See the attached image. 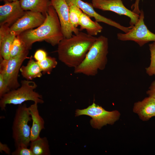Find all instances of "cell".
Wrapping results in <instances>:
<instances>
[{
  "mask_svg": "<svg viewBox=\"0 0 155 155\" xmlns=\"http://www.w3.org/2000/svg\"><path fill=\"white\" fill-rule=\"evenodd\" d=\"M150 53L149 66L145 68L146 73L150 76H155V41L149 45Z\"/></svg>",
  "mask_w": 155,
  "mask_h": 155,
  "instance_id": "obj_24",
  "label": "cell"
},
{
  "mask_svg": "<svg viewBox=\"0 0 155 155\" xmlns=\"http://www.w3.org/2000/svg\"><path fill=\"white\" fill-rule=\"evenodd\" d=\"M87 115L92 118L90 123L94 128L99 129L107 124H113L119 118L120 114L117 110L112 111H106L101 106L94 102L86 108L77 109L76 116Z\"/></svg>",
  "mask_w": 155,
  "mask_h": 155,
  "instance_id": "obj_7",
  "label": "cell"
},
{
  "mask_svg": "<svg viewBox=\"0 0 155 155\" xmlns=\"http://www.w3.org/2000/svg\"><path fill=\"white\" fill-rule=\"evenodd\" d=\"M46 15L42 13L26 11L23 16L10 27L11 33L16 36L28 30L38 27L44 22Z\"/></svg>",
  "mask_w": 155,
  "mask_h": 155,
  "instance_id": "obj_10",
  "label": "cell"
},
{
  "mask_svg": "<svg viewBox=\"0 0 155 155\" xmlns=\"http://www.w3.org/2000/svg\"><path fill=\"white\" fill-rule=\"evenodd\" d=\"M37 86L34 82L22 80L20 87L10 91L0 98L1 110H5L7 104L19 105L28 101H32L38 104L43 103L42 95L34 91Z\"/></svg>",
  "mask_w": 155,
  "mask_h": 155,
  "instance_id": "obj_4",
  "label": "cell"
},
{
  "mask_svg": "<svg viewBox=\"0 0 155 155\" xmlns=\"http://www.w3.org/2000/svg\"><path fill=\"white\" fill-rule=\"evenodd\" d=\"M29 50L26 49L18 55L8 60L0 59V73L10 90L17 89L20 86L18 81V73L23 62L28 58Z\"/></svg>",
  "mask_w": 155,
  "mask_h": 155,
  "instance_id": "obj_6",
  "label": "cell"
},
{
  "mask_svg": "<svg viewBox=\"0 0 155 155\" xmlns=\"http://www.w3.org/2000/svg\"><path fill=\"white\" fill-rule=\"evenodd\" d=\"M79 25L80 26V30H86L87 34L93 36L101 32L103 29L98 22L92 20L89 16L83 12L80 17Z\"/></svg>",
  "mask_w": 155,
  "mask_h": 155,
  "instance_id": "obj_17",
  "label": "cell"
},
{
  "mask_svg": "<svg viewBox=\"0 0 155 155\" xmlns=\"http://www.w3.org/2000/svg\"><path fill=\"white\" fill-rule=\"evenodd\" d=\"M4 152L6 154L10 155L11 154V150L7 145L0 142V152L2 153Z\"/></svg>",
  "mask_w": 155,
  "mask_h": 155,
  "instance_id": "obj_31",
  "label": "cell"
},
{
  "mask_svg": "<svg viewBox=\"0 0 155 155\" xmlns=\"http://www.w3.org/2000/svg\"><path fill=\"white\" fill-rule=\"evenodd\" d=\"M94 8L102 11H111L120 15H124L130 19V26L133 27L137 22L140 14L128 9L123 4L122 0H92Z\"/></svg>",
  "mask_w": 155,
  "mask_h": 155,
  "instance_id": "obj_9",
  "label": "cell"
},
{
  "mask_svg": "<svg viewBox=\"0 0 155 155\" xmlns=\"http://www.w3.org/2000/svg\"><path fill=\"white\" fill-rule=\"evenodd\" d=\"M30 148L34 155L50 154L49 146L47 138L40 137L31 141Z\"/></svg>",
  "mask_w": 155,
  "mask_h": 155,
  "instance_id": "obj_19",
  "label": "cell"
},
{
  "mask_svg": "<svg viewBox=\"0 0 155 155\" xmlns=\"http://www.w3.org/2000/svg\"><path fill=\"white\" fill-rule=\"evenodd\" d=\"M47 56V53L45 51L40 49L36 51L34 57L36 61L39 62L45 59Z\"/></svg>",
  "mask_w": 155,
  "mask_h": 155,
  "instance_id": "obj_27",
  "label": "cell"
},
{
  "mask_svg": "<svg viewBox=\"0 0 155 155\" xmlns=\"http://www.w3.org/2000/svg\"><path fill=\"white\" fill-rule=\"evenodd\" d=\"M68 6L73 4L76 5L83 12L90 17L94 18L97 22H102L109 25L114 27L123 32L125 33L128 32L132 27H126L122 26L119 23L111 19L105 17L96 12L92 4L85 2L82 0H65Z\"/></svg>",
  "mask_w": 155,
  "mask_h": 155,
  "instance_id": "obj_12",
  "label": "cell"
},
{
  "mask_svg": "<svg viewBox=\"0 0 155 155\" xmlns=\"http://www.w3.org/2000/svg\"><path fill=\"white\" fill-rule=\"evenodd\" d=\"M38 62L44 74H50L57 64L56 59L50 56H47L44 60Z\"/></svg>",
  "mask_w": 155,
  "mask_h": 155,
  "instance_id": "obj_21",
  "label": "cell"
},
{
  "mask_svg": "<svg viewBox=\"0 0 155 155\" xmlns=\"http://www.w3.org/2000/svg\"><path fill=\"white\" fill-rule=\"evenodd\" d=\"M69 16L71 22L75 28L79 26L80 17L83 12L82 10L76 5L71 4L69 5Z\"/></svg>",
  "mask_w": 155,
  "mask_h": 155,
  "instance_id": "obj_22",
  "label": "cell"
},
{
  "mask_svg": "<svg viewBox=\"0 0 155 155\" xmlns=\"http://www.w3.org/2000/svg\"><path fill=\"white\" fill-rule=\"evenodd\" d=\"M97 37L79 32L70 38H64L58 44L59 60L74 68L83 61Z\"/></svg>",
  "mask_w": 155,
  "mask_h": 155,
  "instance_id": "obj_2",
  "label": "cell"
},
{
  "mask_svg": "<svg viewBox=\"0 0 155 155\" xmlns=\"http://www.w3.org/2000/svg\"><path fill=\"white\" fill-rule=\"evenodd\" d=\"M144 13L141 10L139 20L137 23L127 33H118L117 39L121 41H134L142 46L150 41H155V34L148 28L145 24Z\"/></svg>",
  "mask_w": 155,
  "mask_h": 155,
  "instance_id": "obj_8",
  "label": "cell"
},
{
  "mask_svg": "<svg viewBox=\"0 0 155 155\" xmlns=\"http://www.w3.org/2000/svg\"><path fill=\"white\" fill-rule=\"evenodd\" d=\"M31 120L26 105H19L16 110L12 127V138L16 148L30 146L31 127L29 123Z\"/></svg>",
  "mask_w": 155,
  "mask_h": 155,
  "instance_id": "obj_5",
  "label": "cell"
},
{
  "mask_svg": "<svg viewBox=\"0 0 155 155\" xmlns=\"http://www.w3.org/2000/svg\"><path fill=\"white\" fill-rule=\"evenodd\" d=\"M45 15V20L40 26L17 35L29 50L36 42L45 41L55 46L64 38L57 14L51 5Z\"/></svg>",
  "mask_w": 155,
  "mask_h": 155,
  "instance_id": "obj_1",
  "label": "cell"
},
{
  "mask_svg": "<svg viewBox=\"0 0 155 155\" xmlns=\"http://www.w3.org/2000/svg\"><path fill=\"white\" fill-rule=\"evenodd\" d=\"M20 71L22 76L28 80L37 78H40L42 73L38 62L30 57L27 65L21 66Z\"/></svg>",
  "mask_w": 155,
  "mask_h": 155,
  "instance_id": "obj_18",
  "label": "cell"
},
{
  "mask_svg": "<svg viewBox=\"0 0 155 155\" xmlns=\"http://www.w3.org/2000/svg\"><path fill=\"white\" fill-rule=\"evenodd\" d=\"M133 111L143 121H147L155 116V100L148 97L135 103Z\"/></svg>",
  "mask_w": 155,
  "mask_h": 155,
  "instance_id": "obj_14",
  "label": "cell"
},
{
  "mask_svg": "<svg viewBox=\"0 0 155 155\" xmlns=\"http://www.w3.org/2000/svg\"><path fill=\"white\" fill-rule=\"evenodd\" d=\"M18 0L6 2L0 6V25L10 27L21 18L24 13Z\"/></svg>",
  "mask_w": 155,
  "mask_h": 155,
  "instance_id": "obj_13",
  "label": "cell"
},
{
  "mask_svg": "<svg viewBox=\"0 0 155 155\" xmlns=\"http://www.w3.org/2000/svg\"><path fill=\"white\" fill-rule=\"evenodd\" d=\"M11 32L0 42V58L8 60L10 58V51L11 46L16 36Z\"/></svg>",
  "mask_w": 155,
  "mask_h": 155,
  "instance_id": "obj_20",
  "label": "cell"
},
{
  "mask_svg": "<svg viewBox=\"0 0 155 155\" xmlns=\"http://www.w3.org/2000/svg\"><path fill=\"white\" fill-rule=\"evenodd\" d=\"M146 94L150 97L155 100V80L152 82L146 92Z\"/></svg>",
  "mask_w": 155,
  "mask_h": 155,
  "instance_id": "obj_29",
  "label": "cell"
},
{
  "mask_svg": "<svg viewBox=\"0 0 155 155\" xmlns=\"http://www.w3.org/2000/svg\"><path fill=\"white\" fill-rule=\"evenodd\" d=\"M28 147L24 146L17 147L11 154L12 155H34L30 149Z\"/></svg>",
  "mask_w": 155,
  "mask_h": 155,
  "instance_id": "obj_25",
  "label": "cell"
},
{
  "mask_svg": "<svg viewBox=\"0 0 155 155\" xmlns=\"http://www.w3.org/2000/svg\"><path fill=\"white\" fill-rule=\"evenodd\" d=\"M50 5L55 10L60 22L64 38H69L80 31L72 25L69 16V7L65 0H50Z\"/></svg>",
  "mask_w": 155,
  "mask_h": 155,
  "instance_id": "obj_11",
  "label": "cell"
},
{
  "mask_svg": "<svg viewBox=\"0 0 155 155\" xmlns=\"http://www.w3.org/2000/svg\"><path fill=\"white\" fill-rule=\"evenodd\" d=\"M10 91L3 75L0 73V98Z\"/></svg>",
  "mask_w": 155,
  "mask_h": 155,
  "instance_id": "obj_26",
  "label": "cell"
},
{
  "mask_svg": "<svg viewBox=\"0 0 155 155\" xmlns=\"http://www.w3.org/2000/svg\"><path fill=\"white\" fill-rule=\"evenodd\" d=\"M140 0H135V2L131 5V8L132 11L134 13L140 14L141 10L139 9V3Z\"/></svg>",
  "mask_w": 155,
  "mask_h": 155,
  "instance_id": "obj_30",
  "label": "cell"
},
{
  "mask_svg": "<svg viewBox=\"0 0 155 155\" xmlns=\"http://www.w3.org/2000/svg\"><path fill=\"white\" fill-rule=\"evenodd\" d=\"M18 0H1V1H4L6 2H11L16 1Z\"/></svg>",
  "mask_w": 155,
  "mask_h": 155,
  "instance_id": "obj_32",
  "label": "cell"
},
{
  "mask_svg": "<svg viewBox=\"0 0 155 155\" xmlns=\"http://www.w3.org/2000/svg\"><path fill=\"white\" fill-rule=\"evenodd\" d=\"M108 48L107 37L102 35L97 37L84 60L74 68V73L94 76L97 74L99 70H104L107 63Z\"/></svg>",
  "mask_w": 155,
  "mask_h": 155,
  "instance_id": "obj_3",
  "label": "cell"
},
{
  "mask_svg": "<svg viewBox=\"0 0 155 155\" xmlns=\"http://www.w3.org/2000/svg\"><path fill=\"white\" fill-rule=\"evenodd\" d=\"M38 104L34 102V104L28 107L32 121V125L31 127V141L39 137L41 131L45 129V122L39 114Z\"/></svg>",
  "mask_w": 155,
  "mask_h": 155,
  "instance_id": "obj_15",
  "label": "cell"
},
{
  "mask_svg": "<svg viewBox=\"0 0 155 155\" xmlns=\"http://www.w3.org/2000/svg\"><path fill=\"white\" fill-rule=\"evenodd\" d=\"M26 49L28 48L23 41L17 36L10 48V58L14 57L18 55Z\"/></svg>",
  "mask_w": 155,
  "mask_h": 155,
  "instance_id": "obj_23",
  "label": "cell"
},
{
  "mask_svg": "<svg viewBox=\"0 0 155 155\" xmlns=\"http://www.w3.org/2000/svg\"><path fill=\"white\" fill-rule=\"evenodd\" d=\"M20 3L24 11H30L41 13L45 15L50 1L49 0H20Z\"/></svg>",
  "mask_w": 155,
  "mask_h": 155,
  "instance_id": "obj_16",
  "label": "cell"
},
{
  "mask_svg": "<svg viewBox=\"0 0 155 155\" xmlns=\"http://www.w3.org/2000/svg\"><path fill=\"white\" fill-rule=\"evenodd\" d=\"M10 32V27L4 25L0 26V42Z\"/></svg>",
  "mask_w": 155,
  "mask_h": 155,
  "instance_id": "obj_28",
  "label": "cell"
}]
</instances>
